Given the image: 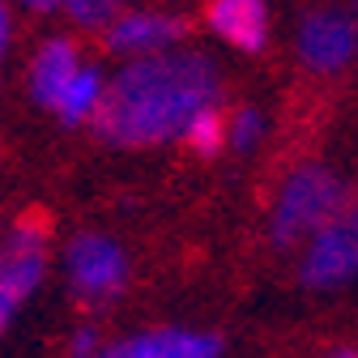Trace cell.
Returning <instances> with one entry per match:
<instances>
[{"mask_svg":"<svg viewBox=\"0 0 358 358\" xmlns=\"http://www.w3.org/2000/svg\"><path fill=\"white\" fill-rule=\"evenodd\" d=\"M222 73L205 52H162L145 60H128L103 90V107L94 115L99 137L124 150L162 145L184 137V128L217 107Z\"/></svg>","mask_w":358,"mask_h":358,"instance_id":"obj_1","label":"cell"},{"mask_svg":"<svg viewBox=\"0 0 358 358\" xmlns=\"http://www.w3.org/2000/svg\"><path fill=\"white\" fill-rule=\"evenodd\" d=\"M350 213V188L345 179L324 162H303L286 175V184L268 213V235L278 248H290L299 239H311L316 231L333 227Z\"/></svg>","mask_w":358,"mask_h":358,"instance_id":"obj_2","label":"cell"},{"mask_svg":"<svg viewBox=\"0 0 358 358\" xmlns=\"http://www.w3.org/2000/svg\"><path fill=\"white\" fill-rule=\"evenodd\" d=\"M64 268H69V286L85 303H111L128 282L124 248L115 239H107V235H94V231H85V235H77L69 243Z\"/></svg>","mask_w":358,"mask_h":358,"instance_id":"obj_3","label":"cell"},{"mask_svg":"<svg viewBox=\"0 0 358 358\" xmlns=\"http://www.w3.org/2000/svg\"><path fill=\"white\" fill-rule=\"evenodd\" d=\"M294 52L311 73H337L358 52V26L345 9H311L299 22Z\"/></svg>","mask_w":358,"mask_h":358,"instance_id":"obj_4","label":"cell"},{"mask_svg":"<svg viewBox=\"0 0 358 358\" xmlns=\"http://www.w3.org/2000/svg\"><path fill=\"white\" fill-rule=\"evenodd\" d=\"M350 278H358V231L341 217L311 235L303 264H299V282L307 290H337Z\"/></svg>","mask_w":358,"mask_h":358,"instance_id":"obj_5","label":"cell"},{"mask_svg":"<svg viewBox=\"0 0 358 358\" xmlns=\"http://www.w3.org/2000/svg\"><path fill=\"white\" fill-rule=\"evenodd\" d=\"M188 34V22L179 13H154V9H132L120 13L107 26V48L115 56H132V60H145V56H162L175 52L179 38Z\"/></svg>","mask_w":358,"mask_h":358,"instance_id":"obj_6","label":"cell"},{"mask_svg":"<svg viewBox=\"0 0 358 358\" xmlns=\"http://www.w3.org/2000/svg\"><path fill=\"white\" fill-rule=\"evenodd\" d=\"M43 273H48V227H43V217H22L9 235L5 260H0V294L22 303L38 290Z\"/></svg>","mask_w":358,"mask_h":358,"instance_id":"obj_7","label":"cell"},{"mask_svg":"<svg viewBox=\"0 0 358 358\" xmlns=\"http://www.w3.org/2000/svg\"><path fill=\"white\" fill-rule=\"evenodd\" d=\"M222 341L213 333H192V329H154V333H137L111 350H103L99 358H217Z\"/></svg>","mask_w":358,"mask_h":358,"instance_id":"obj_8","label":"cell"},{"mask_svg":"<svg viewBox=\"0 0 358 358\" xmlns=\"http://www.w3.org/2000/svg\"><path fill=\"white\" fill-rule=\"evenodd\" d=\"M205 22L239 52H264L268 43V5L260 0H213L205 9Z\"/></svg>","mask_w":358,"mask_h":358,"instance_id":"obj_9","label":"cell"},{"mask_svg":"<svg viewBox=\"0 0 358 358\" xmlns=\"http://www.w3.org/2000/svg\"><path fill=\"white\" fill-rule=\"evenodd\" d=\"M77 73H81L77 48H73L69 38H48L34 52V64H30V94H34V103L56 111V103L64 99V90H69V81Z\"/></svg>","mask_w":358,"mask_h":358,"instance_id":"obj_10","label":"cell"},{"mask_svg":"<svg viewBox=\"0 0 358 358\" xmlns=\"http://www.w3.org/2000/svg\"><path fill=\"white\" fill-rule=\"evenodd\" d=\"M103 90H107V81H103L99 69H81V73L69 81L64 99L56 103V115H60L64 124H85V120H94L99 107H103Z\"/></svg>","mask_w":358,"mask_h":358,"instance_id":"obj_11","label":"cell"},{"mask_svg":"<svg viewBox=\"0 0 358 358\" xmlns=\"http://www.w3.org/2000/svg\"><path fill=\"white\" fill-rule=\"evenodd\" d=\"M184 141L196 158H217L222 154V145H227V120H222V111L217 107H209V111H201L188 128H184Z\"/></svg>","mask_w":358,"mask_h":358,"instance_id":"obj_12","label":"cell"},{"mask_svg":"<svg viewBox=\"0 0 358 358\" xmlns=\"http://www.w3.org/2000/svg\"><path fill=\"white\" fill-rule=\"evenodd\" d=\"M260 137H264V115H260L256 107H239V111L227 120V145H231V150L248 154V150L260 145Z\"/></svg>","mask_w":358,"mask_h":358,"instance_id":"obj_13","label":"cell"},{"mask_svg":"<svg viewBox=\"0 0 358 358\" xmlns=\"http://www.w3.org/2000/svg\"><path fill=\"white\" fill-rule=\"evenodd\" d=\"M60 13H69L77 26H90V30L111 26L120 17V9L111 5V0H69V5H60Z\"/></svg>","mask_w":358,"mask_h":358,"instance_id":"obj_14","label":"cell"},{"mask_svg":"<svg viewBox=\"0 0 358 358\" xmlns=\"http://www.w3.org/2000/svg\"><path fill=\"white\" fill-rule=\"evenodd\" d=\"M99 333L94 329H77V337L69 341V358H99Z\"/></svg>","mask_w":358,"mask_h":358,"instance_id":"obj_15","label":"cell"},{"mask_svg":"<svg viewBox=\"0 0 358 358\" xmlns=\"http://www.w3.org/2000/svg\"><path fill=\"white\" fill-rule=\"evenodd\" d=\"M5 48H9V9L0 5V60H5Z\"/></svg>","mask_w":358,"mask_h":358,"instance_id":"obj_16","label":"cell"},{"mask_svg":"<svg viewBox=\"0 0 358 358\" xmlns=\"http://www.w3.org/2000/svg\"><path fill=\"white\" fill-rule=\"evenodd\" d=\"M13 299H5V294H0V333H5V324H9V316H13Z\"/></svg>","mask_w":358,"mask_h":358,"instance_id":"obj_17","label":"cell"},{"mask_svg":"<svg viewBox=\"0 0 358 358\" xmlns=\"http://www.w3.org/2000/svg\"><path fill=\"white\" fill-rule=\"evenodd\" d=\"M345 222H350V227L358 231V205H350V213H345Z\"/></svg>","mask_w":358,"mask_h":358,"instance_id":"obj_18","label":"cell"},{"mask_svg":"<svg viewBox=\"0 0 358 358\" xmlns=\"http://www.w3.org/2000/svg\"><path fill=\"white\" fill-rule=\"evenodd\" d=\"M329 358H358V350H333Z\"/></svg>","mask_w":358,"mask_h":358,"instance_id":"obj_19","label":"cell"}]
</instances>
